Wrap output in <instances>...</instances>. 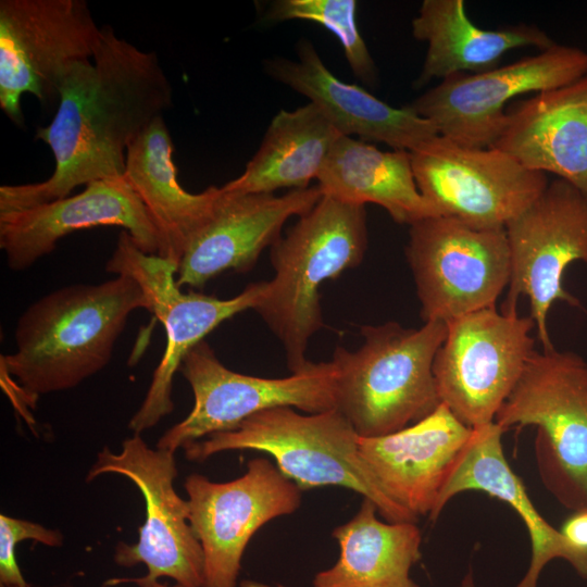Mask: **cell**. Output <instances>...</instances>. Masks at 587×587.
<instances>
[{"label":"cell","mask_w":587,"mask_h":587,"mask_svg":"<svg viewBox=\"0 0 587 587\" xmlns=\"http://www.w3.org/2000/svg\"><path fill=\"white\" fill-rule=\"evenodd\" d=\"M172 103V85L157 54L117 37L110 25L102 26L91 61H79L67 71L52 121L36 132L53 154V173L39 183L1 186L0 213L123 176L130 143Z\"/></svg>","instance_id":"obj_1"},{"label":"cell","mask_w":587,"mask_h":587,"mask_svg":"<svg viewBox=\"0 0 587 587\" xmlns=\"http://www.w3.org/2000/svg\"><path fill=\"white\" fill-rule=\"evenodd\" d=\"M149 304L138 284L115 276L75 284L33 302L20 316L13 353L1 355V377L35 405L41 395L67 390L101 371L129 315Z\"/></svg>","instance_id":"obj_2"},{"label":"cell","mask_w":587,"mask_h":587,"mask_svg":"<svg viewBox=\"0 0 587 587\" xmlns=\"http://www.w3.org/2000/svg\"><path fill=\"white\" fill-rule=\"evenodd\" d=\"M366 248L365 205L324 195L271 247L275 274L254 311L282 342L291 373L309 362V340L323 327L322 284L358 266Z\"/></svg>","instance_id":"obj_3"},{"label":"cell","mask_w":587,"mask_h":587,"mask_svg":"<svg viewBox=\"0 0 587 587\" xmlns=\"http://www.w3.org/2000/svg\"><path fill=\"white\" fill-rule=\"evenodd\" d=\"M447 329L440 321L420 328L397 322L364 325L357 350L335 349L336 408L359 436L396 433L437 409L433 364Z\"/></svg>","instance_id":"obj_4"},{"label":"cell","mask_w":587,"mask_h":587,"mask_svg":"<svg viewBox=\"0 0 587 587\" xmlns=\"http://www.w3.org/2000/svg\"><path fill=\"white\" fill-rule=\"evenodd\" d=\"M360 436L337 409L300 414L291 407L261 411L236 428L212 434L185 446L189 461H204L229 450L271 454L277 469L301 490L340 486L375 503L387 521L416 522L419 517L380 489L359 449Z\"/></svg>","instance_id":"obj_5"},{"label":"cell","mask_w":587,"mask_h":587,"mask_svg":"<svg viewBox=\"0 0 587 587\" xmlns=\"http://www.w3.org/2000/svg\"><path fill=\"white\" fill-rule=\"evenodd\" d=\"M495 423L536 426L546 488L564 507L587 508V362L573 351L535 350Z\"/></svg>","instance_id":"obj_6"},{"label":"cell","mask_w":587,"mask_h":587,"mask_svg":"<svg viewBox=\"0 0 587 587\" xmlns=\"http://www.w3.org/2000/svg\"><path fill=\"white\" fill-rule=\"evenodd\" d=\"M105 270L134 279L151 312L164 326L166 346L157 366L145 400L128 423L140 434L173 411V377L185 355L224 321L248 309L254 310L266 282L248 285L230 299L197 292L185 294L176 284L178 263L143 252L126 230H121Z\"/></svg>","instance_id":"obj_7"},{"label":"cell","mask_w":587,"mask_h":587,"mask_svg":"<svg viewBox=\"0 0 587 587\" xmlns=\"http://www.w3.org/2000/svg\"><path fill=\"white\" fill-rule=\"evenodd\" d=\"M101 28L85 0L0 1V108L24 126L21 98L59 100L73 64L93 57Z\"/></svg>","instance_id":"obj_8"},{"label":"cell","mask_w":587,"mask_h":587,"mask_svg":"<svg viewBox=\"0 0 587 587\" xmlns=\"http://www.w3.org/2000/svg\"><path fill=\"white\" fill-rule=\"evenodd\" d=\"M424 322L448 323L494 308L511 276L505 228L479 229L448 216L412 225L405 246Z\"/></svg>","instance_id":"obj_9"},{"label":"cell","mask_w":587,"mask_h":587,"mask_svg":"<svg viewBox=\"0 0 587 587\" xmlns=\"http://www.w3.org/2000/svg\"><path fill=\"white\" fill-rule=\"evenodd\" d=\"M447 326L433 364L440 402L471 428L492 423L535 351V322L494 307Z\"/></svg>","instance_id":"obj_10"},{"label":"cell","mask_w":587,"mask_h":587,"mask_svg":"<svg viewBox=\"0 0 587 587\" xmlns=\"http://www.w3.org/2000/svg\"><path fill=\"white\" fill-rule=\"evenodd\" d=\"M179 371L192 389L195 403L157 444L158 449L174 453L212 434L234 429L272 408L291 407L305 413L336 408V369L332 361H309L287 377H255L227 369L202 340L185 355Z\"/></svg>","instance_id":"obj_11"},{"label":"cell","mask_w":587,"mask_h":587,"mask_svg":"<svg viewBox=\"0 0 587 587\" xmlns=\"http://www.w3.org/2000/svg\"><path fill=\"white\" fill-rule=\"evenodd\" d=\"M417 188L438 215L479 229L504 228L546 189V173L496 148L440 135L411 151Z\"/></svg>","instance_id":"obj_12"},{"label":"cell","mask_w":587,"mask_h":587,"mask_svg":"<svg viewBox=\"0 0 587 587\" xmlns=\"http://www.w3.org/2000/svg\"><path fill=\"white\" fill-rule=\"evenodd\" d=\"M108 473L130 479L140 490L146 509L138 541L118 542L114 562L123 567L145 564L143 577L148 580L167 577L185 587H203L202 547L189 523L188 502L173 485L177 475L174 452L151 449L140 434H134L123 441L120 452L107 447L99 451L86 480Z\"/></svg>","instance_id":"obj_13"},{"label":"cell","mask_w":587,"mask_h":587,"mask_svg":"<svg viewBox=\"0 0 587 587\" xmlns=\"http://www.w3.org/2000/svg\"><path fill=\"white\" fill-rule=\"evenodd\" d=\"M504 228L511 276L502 311H516L517 299L526 297L541 350H551L548 315L552 304L580 307L564 288L563 277L573 262L587 263V198L569 182L555 178Z\"/></svg>","instance_id":"obj_14"},{"label":"cell","mask_w":587,"mask_h":587,"mask_svg":"<svg viewBox=\"0 0 587 587\" xmlns=\"http://www.w3.org/2000/svg\"><path fill=\"white\" fill-rule=\"evenodd\" d=\"M587 73V52L558 45L507 65L441 80L408 107L438 135L459 145L490 148L499 138L507 103L524 93L565 86Z\"/></svg>","instance_id":"obj_15"},{"label":"cell","mask_w":587,"mask_h":587,"mask_svg":"<svg viewBox=\"0 0 587 587\" xmlns=\"http://www.w3.org/2000/svg\"><path fill=\"white\" fill-rule=\"evenodd\" d=\"M184 487L189 523L203 551V587H237L253 534L301 503V489L265 458L249 461L246 473L230 482L191 474Z\"/></svg>","instance_id":"obj_16"},{"label":"cell","mask_w":587,"mask_h":587,"mask_svg":"<svg viewBox=\"0 0 587 587\" xmlns=\"http://www.w3.org/2000/svg\"><path fill=\"white\" fill-rule=\"evenodd\" d=\"M95 226H120L146 253L161 255L162 237L124 176L93 180L74 196L0 213V248L8 266L23 271L63 237Z\"/></svg>","instance_id":"obj_17"},{"label":"cell","mask_w":587,"mask_h":587,"mask_svg":"<svg viewBox=\"0 0 587 587\" xmlns=\"http://www.w3.org/2000/svg\"><path fill=\"white\" fill-rule=\"evenodd\" d=\"M322 196L319 186L282 196L227 192L222 188L212 216L180 258L176 284L179 288H201L226 271H249L263 249L279 239L284 224L308 213Z\"/></svg>","instance_id":"obj_18"},{"label":"cell","mask_w":587,"mask_h":587,"mask_svg":"<svg viewBox=\"0 0 587 587\" xmlns=\"http://www.w3.org/2000/svg\"><path fill=\"white\" fill-rule=\"evenodd\" d=\"M472 428L440 403L396 433L361 437L360 454L385 495L416 517L433 512Z\"/></svg>","instance_id":"obj_19"},{"label":"cell","mask_w":587,"mask_h":587,"mask_svg":"<svg viewBox=\"0 0 587 587\" xmlns=\"http://www.w3.org/2000/svg\"><path fill=\"white\" fill-rule=\"evenodd\" d=\"M296 50L297 60H267L266 74L307 97L342 136L409 152L438 136L435 126L408 105L391 107L364 88L340 80L310 40L300 39Z\"/></svg>","instance_id":"obj_20"},{"label":"cell","mask_w":587,"mask_h":587,"mask_svg":"<svg viewBox=\"0 0 587 587\" xmlns=\"http://www.w3.org/2000/svg\"><path fill=\"white\" fill-rule=\"evenodd\" d=\"M490 148L527 168L554 174L587 198V73L511 104Z\"/></svg>","instance_id":"obj_21"},{"label":"cell","mask_w":587,"mask_h":587,"mask_svg":"<svg viewBox=\"0 0 587 587\" xmlns=\"http://www.w3.org/2000/svg\"><path fill=\"white\" fill-rule=\"evenodd\" d=\"M504 429L495 422L472 428V434L429 514L435 521L447 502L460 492L478 490L507 502L524 522L530 538L528 569L515 587H538L544 567L553 559L570 563L587 579V552L572 545L534 507L520 477L510 467L502 448Z\"/></svg>","instance_id":"obj_22"},{"label":"cell","mask_w":587,"mask_h":587,"mask_svg":"<svg viewBox=\"0 0 587 587\" xmlns=\"http://www.w3.org/2000/svg\"><path fill=\"white\" fill-rule=\"evenodd\" d=\"M411 27L413 37L427 43L415 88L434 79L497 67L510 50L535 47L542 51L555 43L539 27L524 23L480 28L467 16L463 0H424Z\"/></svg>","instance_id":"obj_23"},{"label":"cell","mask_w":587,"mask_h":587,"mask_svg":"<svg viewBox=\"0 0 587 587\" xmlns=\"http://www.w3.org/2000/svg\"><path fill=\"white\" fill-rule=\"evenodd\" d=\"M125 180L151 215L163 241L161 257L179 264L200 228L210 220L222 188L191 193L178 182L173 142L163 116L134 140L126 151Z\"/></svg>","instance_id":"obj_24"},{"label":"cell","mask_w":587,"mask_h":587,"mask_svg":"<svg viewBox=\"0 0 587 587\" xmlns=\"http://www.w3.org/2000/svg\"><path fill=\"white\" fill-rule=\"evenodd\" d=\"M316 180L322 195L352 204H377L398 224L410 226L438 216L417 188L409 151H383L340 136Z\"/></svg>","instance_id":"obj_25"},{"label":"cell","mask_w":587,"mask_h":587,"mask_svg":"<svg viewBox=\"0 0 587 587\" xmlns=\"http://www.w3.org/2000/svg\"><path fill=\"white\" fill-rule=\"evenodd\" d=\"M363 498L357 514L336 527L339 558L316 573L313 587H420L410 576L421 559L422 535L414 522H382Z\"/></svg>","instance_id":"obj_26"},{"label":"cell","mask_w":587,"mask_h":587,"mask_svg":"<svg viewBox=\"0 0 587 587\" xmlns=\"http://www.w3.org/2000/svg\"><path fill=\"white\" fill-rule=\"evenodd\" d=\"M342 136L312 102L280 110L243 172L222 188L236 193H274L307 189L317 179L334 145Z\"/></svg>","instance_id":"obj_27"},{"label":"cell","mask_w":587,"mask_h":587,"mask_svg":"<svg viewBox=\"0 0 587 587\" xmlns=\"http://www.w3.org/2000/svg\"><path fill=\"white\" fill-rule=\"evenodd\" d=\"M355 0H276L264 13L267 22L304 20L321 24L339 39L354 76L369 86L377 83V71L357 25Z\"/></svg>","instance_id":"obj_28"},{"label":"cell","mask_w":587,"mask_h":587,"mask_svg":"<svg viewBox=\"0 0 587 587\" xmlns=\"http://www.w3.org/2000/svg\"><path fill=\"white\" fill-rule=\"evenodd\" d=\"M30 539L49 547H60L63 535L38 523L0 515V585L23 586L27 584L15 558V547Z\"/></svg>","instance_id":"obj_29"},{"label":"cell","mask_w":587,"mask_h":587,"mask_svg":"<svg viewBox=\"0 0 587 587\" xmlns=\"http://www.w3.org/2000/svg\"><path fill=\"white\" fill-rule=\"evenodd\" d=\"M560 532L572 545L587 552V508L574 511Z\"/></svg>","instance_id":"obj_30"},{"label":"cell","mask_w":587,"mask_h":587,"mask_svg":"<svg viewBox=\"0 0 587 587\" xmlns=\"http://www.w3.org/2000/svg\"><path fill=\"white\" fill-rule=\"evenodd\" d=\"M112 580L115 583H133L136 587H185L176 583L173 585H167L159 580H148L143 576L136 578H112ZM101 587H117V585L107 580Z\"/></svg>","instance_id":"obj_31"},{"label":"cell","mask_w":587,"mask_h":587,"mask_svg":"<svg viewBox=\"0 0 587 587\" xmlns=\"http://www.w3.org/2000/svg\"><path fill=\"white\" fill-rule=\"evenodd\" d=\"M240 587H286V586H282V585L272 586V585H266V584L254 582V580H242L240 584Z\"/></svg>","instance_id":"obj_32"},{"label":"cell","mask_w":587,"mask_h":587,"mask_svg":"<svg viewBox=\"0 0 587 587\" xmlns=\"http://www.w3.org/2000/svg\"><path fill=\"white\" fill-rule=\"evenodd\" d=\"M467 577L464 578L462 582L461 587H473L472 577L471 575H466Z\"/></svg>","instance_id":"obj_33"},{"label":"cell","mask_w":587,"mask_h":587,"mask_svg":"<svg viewBox=\"0 0 587 587\" xmlns=\"http://www.w3.org/2000/svg\"><path fill=\"white\" fill-rule=\"evenodd\" d=\"M0 587H35V586H33V585H30V584L27 583V584H25V585H23V586H7V585H0ZM50 587H74V586H72V585H60V586H50Z\"/></svg>","instance_id":"obj_34"}]
</instances>
